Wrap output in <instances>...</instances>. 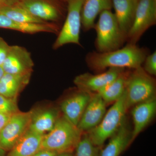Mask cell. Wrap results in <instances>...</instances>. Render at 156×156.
Listing matches in <instances>:
<instances>
[{
  "mask_svg": "<svg viewBox=\"0 0 156 156\" xmlns=\"http://www.w3.org/2000/svg\"><path fill=\"white\" fill-rule=\"evenodd\" d=\"M82 132L64 117H59L54 128L44 135L41 149L58 154L73 153L80 140Z\"/></svg>",
  "mask_w": 156,
  "mask_h": 156,
  "instance_id": "7a4b0ae2",
  "label": "cell"
},
{
  "mask_svg": "<svg viewBox=\"0 0 156 156\" xmlns=\"http://www.w3.org/2000/svg\"><path fill=\"white\" fill-rule=\"evenodd\" d=\"M134 106L131 112L134 123L132 142L154 116L156 112V98H152Z\"/></svg>",
  "mask_w": 156,
  "mask_h": 156,
  "instance_id": "9a60e30c",
  "label": "cell"
},
{
  "mask_svg": "<svg viewBox=\"0 0 156 156\" xmlns=\"http://www.w3.org/2000/svg\"><path fill=\"white\" fill-rule=\"evenodd\" d=\"M142 67L146 72L151 76L156 75V52L150 53L146 57Z\"/></svg>",
  "mask_w": 156,
  "mask_h": 156,
  "instance_id": "484cf974",
  "label": "cell"
},
{
  "mask_svg": "<svg viewBox=\"0 0 156 156\" xmlns=\"http://www.w3.org/2000/svg\"><path fill=\"white\" fill-rule=\"evenodd\" d=\"M61 27L60 24L53 23H34L18 22L0 14V28L12 30L30 34L46 32L58 35Z\"/></svg>",
  "mask_w": 156,
  "mask_h": 156,
  "instance_id": "5bb4252c",
  "label": "cell"
},
{
  "mask_svg": "<svg viewBox=\"0 0 156 156\" xmlns=\"http://www.w3.org/2000/svg\"><path fill=\"white\" fill-rule=\"evenodd\" d=\"M58 118V111L56 108L32 109L29 130L45 135L53 129Z\"/></svg>",
  "mask_w": 156,
  "mask_h": 156,
  "instance_id": "2e32d148",
  "label": "cell"
},
{
  "mask_svg": "<svg viewBox=\"0 0 156 156\" xmlns=\"http://www.w3.org/2000/svg\"><path fill=\"white\" fill-rule=\"evenodd\" d=\"M150 53L147 48L127 43L124 47L110 52H89L85 60L90 69L98 73L111 68L133 69L142 66Z\"/></svg>",
  "mask_w": 156,
  "mask_h": 156,
  "instance_id": "6da1fadb",
  "label": "cell"
},
{
  "mask_svg": "<svg viewBox=\"0 0 156 156\" xmlns=\"http://www.w3.org/2000/svg\"><path fill=\"white\" fill-rule=\"evenodd\" d=\"M96 33L95 47L97 52L105 53L123 47L126 37L121 30L111 10L104 11L94 25Z\"/></svg>",
  "mask_w": 156,
  "mask_h": 156,
  "instance_id": "3957f363",
  "label": "cell"
},
{
  "mask_svg": "<svg viewBox=\"0 0 156 156\" xmlns=\"http://www.w3.org/2000/svg\"><path fill=\"white\" fill-rule=\"evenodd\" d=\"M56 156H74L72 153H63L58 154Z\"/></svg>",
  "mask_w": 156,
  "mask_h": 156,
  "instance_id": "4dcf8cb0",
  "label": "cell"
},
{
  "mask_svg": "<svg viewBox=\"0 0 156 156\" xmlns=\"http://www.w3.org/2000/svg\"><path fill=\"white\" fill-rule=\"evenodd\" d=\"M129 73L125 70L114 80L96 92L106 104L115 102L122 97L126 91Z\"/></svg>",
  "mask_w": 156,
  "mask_h": 156,
  "instance_id": "7402d4cb",
  "label": "cell"
},
{
  "mask_svg": "<svg viewBox=\"0 0 156 156\" xmlns=\"http://www.w3.org/2000/svg\"><path fill=\"white\" fill-rule=\"evenodd\" d=\"M138 2V0H112L114 14L126 40L134 22Z\"/></svg>",
  "mask_w": 156,
  "mask_h": 156,
  "instance_id": "e0dca14e",
  "label": "cell"
},
{
  "mask_svg": "<svg viewBox=\"0 0 156 156\" xmlns=\"http://www.w3.org/2000/svg\"><path fill=\"white\" fill-rule=\"evenodd\" d=\"M112 8V0H86L81 15V28L84 32L91 30L94 28L98 16Z\"/></svg>",
  "mask_w": 156,
  "mask_h": 156,
  "instance_id": "d6986e66",
  "label": "cell"
},
{
  "mask_svg": "<svg viewBox=\"0 0 156 156\" xmlns=\"http://www.w3.org/2000/svg\"><path fill=\"white\" fill-rule=\"evenodd\" d=\"M58 154L54 151L41 148L32 156H56Z\"/></svg>",
  "mask_w": 156,
  "mask_h": 156,
  "instance_id": "83f0119b",
  "label": "cell"
},
{
  "mask_svg": "<svg viewBox=\"0 0 156 156\" xmlns=\"http://www.w3.org/2000/svg\"><path fill=\"white\" fill-rule=\"evenodd\" d=\"M32 110L11 116L0 132V148L9 151L29 129Z\"/></svg>",
  "mask_w": 156,
  "mask_h": 156,
  "instance_id": "9c48e42d",
  "label": "cell"
},
{
  "mask_svg": "<svg viewBox=\"0 0 156 156\" xmlns=\"http://www.w3.org/2000/svg\"><path fill=\"white\" fill-rule=\"evenodd\" d=\"M125 69H126L111 68L104 72L96 74L84 73L75 78L74 83L77 89L80 91L89 93H96L114 80Z\"/></svg>",
  "mask_w": 156,
  "mask_h": 156,
  "instance_id": "30bf717a",
  "label": "cell"
},
{
  "mask_svg": "<svg viewBox=\"0 0 156 156\" xmlns=\"http://www.w3.org/2000/svg\"><path fill=\"white\" fill-rule=\"evenodd\" d=\"M156 24V0H138L134 22L126 42L137 44L141 37Z\"/></svg>",
  "mask_w": 156,
  "mask_h": 156,
  "instance_id": "ba28073f",
  "label": "cell"
},
{
  "mask_svg": "<svg viewBox=\"0 0 156 156\" xmlns=\"http://www.w3.org/2000/svg\"><path fill=\"white\" fill-rule=\"evenodd\" d=\"M14 0H0V8L14 4Z\"/></svg>",
  "mask_w": 156,
  "mask_h": 156,
  "instance_id": "f546056e",
  "label": "cell"
},
{
  "mask_svg": "<svg viewBox=\"0 0 156 156\" xmlns=\"http://www.w3.org/2000/svg\"><path fill=\"white\" fill-rule=\"evenodd\" d=\"M156 81L142 66L129 71L126 89L127 109L155 97Z\"/></svg>",
  "mask_w": 156,
  "mask_h": 156,
  "instance_id": "5b68a950",
  "label": "cell"
},
{
  "mask_svg": "<svg viewBox=\"0 0 156 156\" xmlns=\"http://www.w3.org/2000/svg\"><path fill=\"white\" fill-rule=\"evenodd\" d=\"M44 135L28 130L6 156H32L41 147Z\"/></svg>",
  "mask_w": 156,
  "mask_h": 156,
  "instance_id": "44dd1931",
  "label": "cell"
},
{
  "mask_svg": "<svg viewBox=\"0 0 156 156\" xmlns=\"http://www.w3.org/2000/svg\"><path fill=\"white\" fill-rule=\"evenodd\" d=\"M34 62L30 52L24 47L11 46L2 67L6 73L12 74L32 73Z\"/></svg>",
  "mask_w": 156,
  "mask_h": 156,
  "instance_id": "8fae6325",
  "label": "cell"
},
{
  "mask_svg": "<svg viewBox=\"0 0 156 156\" xmlns=\"http://www.w3.org/2000/svg\"><path fill=\"white\" fill-rule=\"evenodd\" d=\"M19 111L17 98H9L0 95V114L13 115Z\"/></svg>",
  "mask_w": 156,
  "mask_h": 156,
  "instance_id": "d4e9b609",
  "label": "cell"
},
{
  "mask_svg": "<svg viewBox=\"0 0 156 156\" xmlns=\"http://www.w3.org/2000/svg\"><path fill=\"white\" fill-rule=\"evenodd\" d=\"M6 151L0 148V156H6Z\"/></svg>",
  "mask_w": 156,
  "mask_h": 156,
  "instance_id": "d6a6232c",
  "label": "cell"
},
{
  "mask_svg": "<svg viewBox=\"0 0 156 156\" xmlns=\"http://www.w3.org/2000/svg\"><path fill=\"white\" fill-rule=\"evenodd\" d=\"M100 147L95 146L88 134L82 136L75 149L74 156H99Z\"/></svg>",
  "mask_w": 156,
  "mask_h": 156,
  "instance_id": "cb8c5ba5",
  "label": "cell"
},
{
  "mask_svg": "<svg viewBox=\"0 0 156 156\" xmlns=\"http://www.w3.org/2000/svg\"><path fill=\"white\" fill-rule=\"evenodd\" d=\"M66 8V16L57 38L53 44V50H57L68 44L81 46L80 34L81 15L86 0H62Z\"/></svg>",
  "mask_w": 156,
  "mask_h": 156,
  "instance_id": "8992f818",
  "label": "cell"
},
{
  "mask_svg": "<svg viewBox=\"0 0 156 156\" xmlns=\"http://www.w3.org/2000/svg\"><path fill=\"white\" fill-rule=\"evenodd\" d=\"M5 73L4 72L2 67L0 66V80H1V78H2Z\"/></svg>",
  "mask_w": 156,
  "mask_h": 156,
  "instance_id": "1f68e13d",
  "label": "cell"
},
{
  "mask_svg": "<svg viewBox=\"0 0 156 156\" xmlns=\"http://www.w3.org/2000/svg\"><path fill=\"white\" fill-rule=\"evenodd\" d=\"M14 4L46 22L60 25L65 19L66 8L62 0H14Z\"/></svg>",
  "mask_w": 156,
  "mask_h": 156,
  "instance_id": "52a82bcc",
  "label": "cell"
},
{
  "mask_svg": "<svg viewBox=\"0 0 156 156\" xmlns=\"http://www.w3.org/2000/svg\"><path fill=\"white\" fill-rule=\"evenodd\" d=\"M12 115L0 114V132Z\"/></svg>",
  "mask_w": 156,
  "mask_h": 156,
  "instance_id": "f1b7e54d",
  "label": "cell"
},
{
  "mask_svg": "<svg viewBox=\"0 0 156 156\" xmlns=\"http://www.w3.org/2000/svg\"><path fill=\"white\" fill-rule=\"evenodd\" d=\"M0 14L10 19L25 23H45L46 21L35 17L28 11L16 4L4 6L0 8Z\"/></svg>",
  "mask_w": 156,
  "mask_h": 156,
  "instance_id": "603a6c76",
  "label": "cell"
},
{
  "mask_svg": "<svg viewBox=\"0 0 156 156\" xmlns=\"http://www.w3.org/2000/svg\"><path fill=\"white\" fill-rule=\"evenodd\" d=\"M32 74L5 73L0 80V95L9 98H17L19 93L28 85Z\"/></svg>",
  "mask_w": 156,
  "mask_h": 156,
  "instance_id": "ffe728a7",
  "label": "cell"
},
{
  "mask_svg": "<svg viewBox=\"0 0 156 156\" xmlns=\"http://www.w3.org/2000/svg\"><path fill=\"white\" fill-rule=\"evenodd\" d=\"M78 90L60 104L63 117L76 127L92 96L91 93Z\"/></svg>",
  "mask_w": 156,
  "mask_h": 156,
  "instance_id": "4fadbf2b",
  "label": "cell"
},
{
  "mask_svg": "<svg viewBox=\"0 0 156 156\" xmlns=\"http://www.w3.org/2000/svg\"><path fill=\"white\" fill-rule=\"evenodd\" d=\"M106 112V103L101 96L92 95L77 127L82 132L90 131L100 124Z\"/></svg>",
  "mask_w": 156,
  "mask_h": 156,
  "instance_id": "7c38bea8",
  "label": "cell"
},
{
  "mask_svg": "<svg viewBox=\"0 0 156 156\" xmlns=\"http://www.w3.org/2000/svg\"><path fill=\"white\" fill-rule=\"evenodd\" d=\"M132 143V131L125 121L111 137L99 156H119Z\"/></svg>",
  "mask_w": 156,
  "mask_h": 156,
  "instance_id": "ac0fdd59",
  "label": "cell"
},
{
  "mask_svg": "<svg viewBox=\"0 0 156 156\" xmlns=\"http://www.w3.org/2000/svg\"><path fill=\"white\" fill-rule=\"evenodd\" d=\"M126 91L122 97L115 101L106 112L100 124L89 131L88 135L93 143L100 147L119 130L124 122L127 110Z\"/></svg>",
  "mask_w": 156,
  "mask_h": 156,
  "instance_id": "277c9868",
  "label": "cell"
},
{
  "mask_svg": "<svg viewBox=\"0 0 156 156\" xmlns=\"http://www.w3.org/2000/svg\"><path fill=\"white\" fill-rule=\"evenodd\" d=\"M10 46L3 38L0 37V66H2L8 53H9Z\"/></svg>",
  "mask_w": 156,
  "mask_h": 156,
  "instance_id": "4316f807",
  "label": "cell"
}]
</instances>
